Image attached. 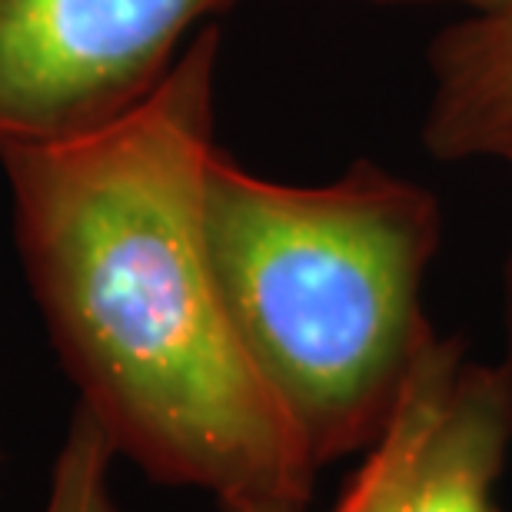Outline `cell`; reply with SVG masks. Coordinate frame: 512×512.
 Returning <instances> with one entry per match:
<instances>
[{"label": "cell", "mask_w": 512, "mask_h": 512, "mask_svg": "<svg viewBox=\"0 0 512 512\" xmlns=\"http://www.w3.org/2000/svg\"><path fill=\"white\" fill-rule=\"evenodd\" d=\"M203 230L233 333L313 463L370 446L436 340V200L370 163L286 187L213 150Z\"/></svg>", "instance_id": "7a4b0ae2"}, {"label": "cell", "mask_w": 512, "mask_h": 512, "mask_svg": "<svg viewBox=\"0 0 512 512\" xmlns=\"http://www.w3.org/2000/svg\"><path fill=\"white\" fill-rule=\"evenodd\" d=\"M227 512H293V509H273V506H260V509H227Z\"/></svg>", "instance_id": "ba28073f"}, {"label": "cell", "mask_w": 512, "mask_h": 512, "mask_svg": "<svg viewBox=\"0 0 512 512\" xmlns=\"http://www.w3.org/2000/svg\"><path fill=\"white\" fill-rule=\"evenodd\" d=\"M479 7L436 40L423 137L439 160L512 163V0Z\"/></svg>", "instance_id": "5b68a950"}, {"label": "cell", "mask_w": 512, "mask_h": 512, "mask_svg": "<svg viewBox=\"0 0 512 512\" xmlns=\"http://www.w3.org/2000/svg\"><path fill=\"white\" fill-rule=\"evenodd\" d=\"M217 40L107 124L0 157L60 360L117 453L223 512H303L316 463L233 333L203 230Z\"/></svg>", "instance_id": "6da1fadb"}, {"label": "cell", "mask_w": 512, "mask_h": 512, "mask_svg": "<svg viewBox=\"0 0 512 512\" xmlns=\"http://www.w3.org/2000/svg\"><path fill=\"white\" fill-rule=\"evenodd\" d=\"M473 4H479V0H473Z\"/></svg>", "instance_id": "9c48e42d"}, {"label": "cell", "mask_w": 512, "mask_h": 512, "mask_svg": "<svg viewBox=\"0 0 512 512\" xmlns=\"http://www.w3.org/2000/svg\"><path fill=\"white\" fill-rule=\"evenodd\" d=\"M503 380H506L509 409H512V293H509V356H506V366H503Z\"/></svg>", "instance_id": "52a82bcc"}, {"label": "cell", "mask_w": 512, "mask_h": 512, "mask_svg": "<svg viewBox=\"0 0 512 512\" xmlns=\"http://www.w3.org/2000/svg\"><path fill=\"white\" fill-rule=\"evenodd\" d=\"M114 456L117 446L110 443L107 429L80 403L57 453L44 512H117L114 496H110Z\"/></svg>", "instance_id": "8992f818"}, {"label": "cell", "mask_w": 512, "mask_h": 512, "mask_svg": "<svg viewBox=\"0 0 512 512\" xmlns=\"http://www.w3.org/2000/svg\"><path fill=\"white\" fill-rule=\"evenodd\" d=\"M227 0H0V147L87 133L170 70L193 20Z\"/></svg>", "instance_id": "3957f363"}, {"label": "cell", "mask_w": 512, "mask_h": 512, "mask_svg": "<svg viewBox=\"0 0 512 512\" xmlns=\"http://www.w3.org/2000/svg\"><path fill=\"white\" fill-rule=\"evenodd\" d=\"M509 443L503 370L433 340L333 512H496Z\"/></svg>", "instance_id": "277c9868"}]
</instances>
